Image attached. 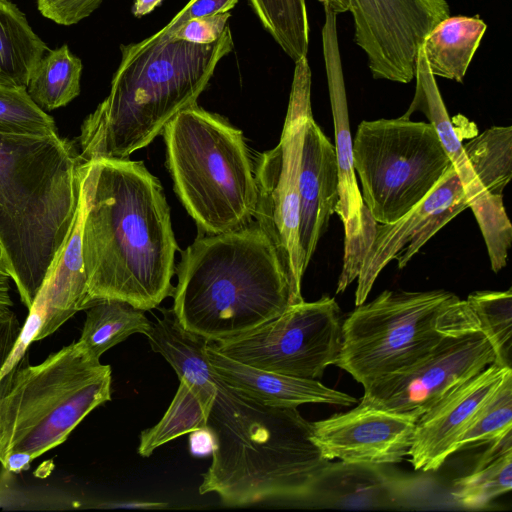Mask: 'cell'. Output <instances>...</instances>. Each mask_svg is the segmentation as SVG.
I'll return each instance as SVG.
<instances>
[{
  "mask_svg": "<svg viewBox=\"0 0 512 512\" xmlns=\"http://www.w3.org/2000/svg\"><path fill=\"white\" fill-rule=\"evenodd\" d=\"M79 179L87 308L104 299L156 308L173 295L178 249L159 180L128 158L81 162Z\"/></svg>",
  "mask_w": 512,
  "mask_h": 512,
  "instance_id": "obj_1",
  "label": "cell"
},
{
  "mask_svg": "<svg viewBox=\"0 0 512 512\" xmlns=\"http://www.w3.org/2000/svg\"><path fill=\"white\" fill-rule=\"evenodd\" d=\"M233 46L229 25L206 45L173 39L164 27L121 45L110 92L81 125V161L127 159L149 145L178 113L197 104Z\"/></svg>",
  "mask_w": 512,
  "mask_h": 512,
  "instance_id": "obj_2",
  "label": "cell"
},
{
  "mask_svg": "<svg viewBox=\"0 0 512 512\" xmlns=\"http://www.w3.org/2000/svg\"><path fill=\"white\" fill-rule=\"evenodd\" d=\"M81 162L58 134L0 132V259L28 310L72 231Z\"/></svg>",
  "mask_w": 512,
  "mask_h": 512,
  "instance_id": "obj_3",
  "label": "cell"
},
{
  "mask_svg": "<svg viewBox=\"0 0 512 512\" xmlns=\"http://www.w3.org/2000/svg\"><path fill=\"white\" fill-rule=\"evenodd\" d=\"M215 378L206 423L215 448L199 494L216 493L228 506L306 500L329 462L312 440V423L294 407L264 404Z\"/></svg>",
  "mask_w": 512,
  "mask_h": 512,
  "instance_id": "obj_4",
  "label": "cell"
},
{
  "mask_svg": "<svg viewBox=\"0 0 512 512\" xmlns=\"http://www.w3.org/2000/svg\"><path fill=\"white\" fill-rule=\"evenodd\" d=\"M172 311L209 342L246 334L295 304L280 255L256 222L220 234L199 233L181 253Z\"/></svg>",
  "mask_w": 512,
  "mask_h": 512,
  "instance_id": "obj_5",
  "label": "cell"
},
{
  "mask_svg": "<svg viewBox=\"0 0 512 512\" xmlns=\"http://www.w3.org/2000/svg\"><path fill=\"white\" fill-rule=\"evenodd\" d=\"M111 380V367L78 341L37 365L23 357L0 383V464L13 452L34 460L63 443L111 399Z\"/></svg>",
  "mask_w": 512,
  "mask_h": 512,
  "instance_id": "obj_6",
  "label": "cell"
},
{
  "mask_svg": "<svg viewBox=\"0 0 512 512\" xmlns=\"http://www.w3.org/2000/svg\"><path fill=\"white\" fill-rule=\"evenodd\" d=\"M162 135L174 190L199 233L253 222L257 187L241 130L196 104L178 113Z\"/></svg>",
  "mask_w": 512,
  "mask_h": 512,
  "instance_id": "obj_7",
  "label": "cell"
},
{
  "mask_svg": "<svg viewBox=\"0 0 512 512\" xmlns=\"http://www.w3.org/2000/svg\"><path fill=\"white\" fill-rule=\"evenodd\" d=\"M478 323L466 300L444 290H385L342 323L334 365L368 386L427 357L448 334Z\"/></svg>",
  "mask_w": 512,
  "mask_h": 512,
  "instance_id": "obj_8",
  "label": "cell"
},
{
  "mask_svg": "<svg viewBox=\"0 0 512 512\" xmlns=\"http://www.w3.org/2000/svg\"><path fill=\"white\" fill-rule=\"evenodd\" d=\"M352 151L363 203L379 224L422 202L452 165L431 123L402 117L362 121Z\"/></svg>",
  "mask_w": 512,
  "mask_h": 512,
  "instance_id": "obj_9",
  "label": "cell"
},
{
  "mask_svg": "<svg viewBox=\"0 0 512 512\" xmlns=\"http://www.w3.org/2000/svg\"><path fill=\"white\" fill-rule=\"evenodd\" d=\"M311 107V69L307 56L295 62L288 109L279 143L257 159L254 218L276 247L289 275L294 303L304 301L306 271L299 245L298 178L302 136Z\"/></svg>",
  "mask_w": 512,
  "mask_h": 512,
  "instance_id": "obj_10",
  "label": "cell"
},
{
  "mask_svg": "<svg viewBox=\"0 0 512 512\" xmlns=\"http://www.w3.org/2000/svg\"><path fill=\"white\" fill-rule=\"evenodd\" d=\"M340 312L336 300L329 296L302 301L246 334L211 344L222 355L255 368L317 379L338 358Z\"/></svg>",
  "mask_w": 512,
  "mask_h": 512,
  "instance_id": "obj_11",
  "label": "cell"
},
{
  "mask_svg": "<svg viewBox=\"0 0 512 512\" xmlns=\"http://www.w3.org/2000/svg\"><path fill=\"white\" fill-rule=\"evenodd\" d=\"M336 15L350 12L354 40L374 79L409 83L426 35L450 16L446 0H318Z\"/></svg>",
  "mask_w": 512,
  "mask_h": 512,
  "instance_id": "obj_12",
  "label": "cell"
},
{
  "mask_svg": "<svg viewBox=\"0 0 512 512\" xmlns=\"http://www.w3.org/2000/svg\"><path fill=\"white\" fill-rule=\"evenodd\" d=\"M495 362L478 323L447 336L423 360L364 387L360 404L417 421L453 388Z\"/></svg>",
  "mask_w": 512,
  "mask_h": 512,
  "instance_id": "obj_13",
  "label": "cell"
},
{
  "mask_svg": "<svg viewBox=\"0 0 512 512\" xmlns=\"http://www.w3.org/2000/svg\"><path fill=\"white\" fill-rule=\"evenodd\" d=\"M324 11L323 50L339 175V201L336 213L345 231L343 268L336 290L337 293H341L357 279L362 259L377 222L363 203L353 165L347 99L337 43L336 14L327 8H324Z\"/></svg>",
  "mask_w": 512,
  "mask_h": 512,
  "instance_id": "obj_14",
  "label": "cell"
},
{
  "mask_svg": "<svg viewBox=\"0 0 512 512\" xmlns=\"http://www.w3.org/2000/svg\"><path fill=\"white\" fill-rule=\"evenodd\" d=\"M416 89L407 111L401 116L422 112L431 123L459 177L477 223L486 243L491 268L497 273L506 266L512 242V225L507 216L503 198L488 193L482 186L467 159L462 143L449 118L435 76L431 73L420 47L416 58Z\"/></svg>",
  "mask_w": 512,
  "mask_h": 512,
  "instance_id": "obj_15",
  "label": "cell"
},
{
  "mask_svg": "<svg viewBox=\"0 0 512 512\" xmlns=\"http://www.w3.org/2000/svg\"><path fill=\"white\" fill-rule=\"evenodd\" d=\"M467 208L469 201L451 165L435 189L407 214L390 224L377 223L357 276L356 306L366 301L391 260L403 269L434 234Z\"/></svg>",
  "mask_w": 512,
  "mask_h": 512,
  "instance_id": "obj_16",
  "label": "cell"
},
{
  "mask_svg": "<svg viewBox=\"0 0 512 512\" xmlns=\"http://www.w3.org/2000/svg\"><path fill=\"white\" fill-rule=\"evenodd\" d=\"M416 421L379 408H355L312 423L323 458L347 463L394 464L409 455Z\"/></svg>",
  "mask_w": 512,
  "mask_h": 512,
  "instance_id": "obj_17",
  "label": "cell"
},
{
  "mask_svg": "<svg viewBox=\"0 0 512 512\" xmlns=\"http://www.w3.org/2000/svg\"><path fill=\"white\" fill-rule=\"evenodd\" d=\"M510 367L490 364L463 381L417 421L409 452L415 470L435 471L459 450V440L485 400Z\"/></svg>",
  "mask_w": 512,
  "mask_h": 512,
  "instance_id": "obj_18",
  "label": "cell"
},
{
  "mask_svg": "<svg viewBox=\"0 0 512 512\" xmlns=\"http://www.w3.org/2000/svg\"><path fill=\"white\" fill-rule=\"evenodd\" d=\"M299 190V245L307 269L339 201L335 148L310 114L304 125Z\"/></svg>",
  "mask_w": 512,
  "mask_h": 512,
  "instance_id": "obj_19",
  "label": "cell"
},
{
  "mask_svg": "<svg viewBox=\"0 0 512 512\" xmlns=\"http://www.w3.org/2000/svg\"><path fill=\"white\" fill-rule=\"evenodd\" d=\"M419 478L383 465L329 461L314 480L307 501L319 507L395 509L408 505L422 487Z\"/></svg>",
  "mask_w": 512,
  "mask_h": 512,
  "instance_id": "obj_20",
  "label": "cell"
},
{
  "mask_svg": "<svg viewBox=\"0 0 512 512\" xmlns=\"http://www.w3.org/2000/svg\"><path fill=\"white\" fill-rule=\"evenodd\" d=\"M207 356L219 380L264 404L297 408L306 403L351 406L358 402L316 379L288 376L235 361L219 353L211 342L207 345Z\"/></svg>",
  "mask_w": 512,
  "mask_h": 512,
  "instance_id": "obj_21",
  "label": "cell"
},
{
  "mask_svg": "<svg viewBox=\"0 0 512 512\" xmlns=\"http://www.w3.org/2000/svg\"><path fill=\"white\" fill-rule=\"evenodd\" d=\"M83 206L79 210L70 236L37 298L44 307L43 323L34 341L53 334L75 313L87 308L88 287L82 257Z\"/></svg>",
  "mask_w": 512,
  "mask_h": 512,
  "instance_id": "obj_22",
  "label": "cell"
},
{
  "mask_svg": "<svg viewBox=\"0 0 512 512\" xmlns=\"http://www.w3.org/2000/svg\"><path fill=\"white\" fill-rule=\"evenodd\" d=\"M146 336L152 350L164 357L179 380L193 388L209 413L217 392L215 373L207 356L209 341L185 329L172 309L151 323Z\"/></svg>",
  "mask_w": 512,
  "mask_h": 512,
  "instance_id": "obj_23",
  "label": "cell"
},
{
  "mask_svg": "<svg viewBox=\"0 0 512 512\" xmlns=\"http://www.w3.org/2000/svg\"><path fill=\"white\" fill-rule=\"evenodd\" d=\"M486 29L477 16H449L440 21L421 46L431 73L462 82Z\"/></svg>",
  "mask_w": 512,
  "mask_h": 512,
  "instance_id": "obj_24",
  "label": "cell"
},
{
  "mask_svg": "<svg viewBox=\"0 0 512 512\" xmlns=\"http://www.w3.org/2000/svg\"><path fill=\"white\" fill-rule=\"evenodd\" d=\"M48 50L15 4L0 3V84L26 87Z\"/></svg>",
  "mask_w": 512,
  "mask_h": 512,
  "instance_id": "obj_25",
  "label": "cell"
},
{
  "mask_svg": "<svg viewBox=\"0 0 512 512\" xmlns=\"http://www.w3.org/2000/svg\"><path fill=\"white\" fill-rule=\"evenodd\" d=\"M151 321L145 311L115 299L99 300L86 309V319L78 342L93 357H100L135 333L144 335Z\"/></svg>",
  "mask_w": 512,
  "mask_h": 512,
  "instance_id": "obj_26",
  "label": "cell"
},
{
  "mask_svg": "<svg viewBox=\"0 0 512 512\" xmlns=\"http://www.w3.org/2000/svg\"><path fill=\"white\" fill-rule=\"evenodd\" d=\"M82 61L66 44L49 49L32 70L26 90L44 111L67 105L81 90Z\"/></svg>",
  "mask_w": 512,
  "mask_h": 512,
  "instance_id": "obj_27",
  "label": "cell"
},
{
  "mask_svg": "<svg viewBox=\"0 0 512 512\" xmlns=\"http://www.w3.org/2000/svg\"><path fill=\"white\" fill-rule=\"evenodd\" d=\"M512 488V445L491 442L469 475L457 479L451 495L466 509H482Z\"/></svg>",
  "mask_w": 512,
  "mask_h": 512,
  "instance_id": "obj_28",
  "label": "cell"
},
{
  "mask_svg": "<svg viewBox=\"0 0 512 512\" xmlns=\"http://www.w3.org/2000/svg\"><path fill=\"white\" fill-rule=\"evenodd\" d=\"M462 148L485 190L503 198L512 177V127H490Z\"/></svg>",
  "mask_w": 512,
  "mask_h": 512,
  "instance_id": "obj_29",
  "label": "cell"
},
{
  "mask_svg": "<svg viewBox=\"0 0 512 512\" xmlns=\"http://www.w3.org/2000/svg\"><path fill=\"white\" fill-rule=\"evenodd\" d=\"M263 28L296 62L307 56L309 21L306 0H248Z\"/></svg>",
  "mask_w": 512,
  "mask_h": 512,
  "instance_id": "obj_30",
  "label": "cell"
},
{
  "mask_svg": "<svg viewBox=\"0 0 512 512\" xmlns=\"http://www.w3.org/2000/svg\"><path fill=\"white\" fill-rule=\"evenodd\" d=\"M177 392L162 419L140 434L138 453L149 457L156 448L190 433L207 427L208 411L197 393L187 383L179 380Z\"/></svg>",
  "mask_w": 512,
  "mask_h": 512,
  "instance_id": "obj_31",
  "label": "cell"
},
{
  "mask_svg": "<svg viewBox=\"0 0 512 512\" xmlns=\"http://www.w3.org/2000/svg\"><path fill=\"white\" fill-rule=\"evenodd\" d=\"M480 331L495 353V364L511 368L512 291H476L466 299Z\"/></svg>",
  "mask_w": 512,
  "mask_h": 512,
  "instance_id": "obj_32",
  "label": "cell"
},
{
  "mask_svg": "<svg viewBox=\"0 0 512 512\" xmlns=\"http://www.w3.org/2000/svg\"><path fill=\"white\" fill-rule=\"evenodd\" d=\"M512 430V370L478 409L459 440L466 445L491 442Z\"/></svg>",
  "mask_w": 512,
  "mask_h": 512,
  "instance_id": "obj_33",
  "label": "cell"
},
{
  "mask_svg": "<svg viewBox=\"0 0 512 512\" xmlns=\"http://www.w3.org/2000/svg\"><path fill=\"white\" fill-rule=\"evenodd\" d=\"M0 132L58 134L54 119L40 108L26 87L0 84Z\"/></svg>",
  "mask_w": 512,
  "mask_h": 512,
  "instance_id": "obj_34",
  "label": "cell"
},
{
  "mask_svg": "<svg viewBox=\"0 0 512 512\" xmlns=\"http://www.w3.org/2000/svg\"><path fill=\"white\" fill-rule=\"evenodd\" d=\"M230 12L192 18L174 30L164 29L173 39L193 44H211L216 42L228 26Z\"/></svg>",
  "mask_w": 512,
  "mask_h": 512,
  "instance_id": "obj_35",
  "label": "cell"
},
{
  "mask_svg": "<svg viewBox=\"0 0 512 512\" xmlns=\"http://www.w3.org/2000/svg\"><path fill=\"white\" fill-rule=\"evenodd\" d=\"M102 0H37V8L45 18L59 25L77 24L90 16Z\"/></svg>",
  "mask_w": 512,
  "mask_h": 512,
  "instance_id": "obj_36",
  "label": "cell"
},
{
  "mask_svg": "<svg viewBox=\"0 0 512 512\" xmlns=\"http://www.w3.org/2000/svg\"><path fill=\"white\" fill-rule=\"evenodd\" d=\"M43 317V304L36 297L29 309L28 317L21 329L16 343L0 369V383L24 357L29 344L34 341L35 336L43 323Z\"/></svg>",
  "mask_w": 512,
  "mask_h": 512,
  "instance_id": "obj_37",
  "label": "cell"
},
{
  "mask_svg": "<svg viewBox=\"0 0 512 512\" xmlns=\"http://www.w3.org/2000/svg\"><path fill=\"white\" fill-rule=\"evenodd\" d=\"M237 3L238 0H190L166 27L174 30L192 18L230 12Z\"/></svg>",
  "mask_w": 512,
  "mask_h": 512,
  "instance_id": "obj_38",
  "label": "cell"
},
{
  "mask_svg": "<svg viewBox=\"0 0 512 512\" xmlns=\"http://www.w3.org/2000/svg\"><path fill=\"white\" fill-rule=\"evenodd\" d=\"M21 329L16 313L8 306H0V369L16 343Z\"/></svg>",
  "mask_w": 512,
  "mask_h": 512,
  "instance_id": "obj_39",
  "label": "cell"
},
{
  "mask_svg": "<svg viewBox=\"0 0 512 512\" xmlns=\"http://www.w3.org/2000/svg\"><path fill=\"white\" fill-rule=\"evenodd\" d=\"M190 452L195 457H204L212 454L215 448V437L208 427L190 432Z\"/></svg>",
  "mask_w": 512,
  "mask_h": 512,
  "instance_id": "obj_40",
  "label": "cell"
},
{
  "mask_svg": "<svg viewBox=\"0 0 512 512\" xmlns=\"http://www.w3.org/2000/svg\"><path fill=\"white\" fill-rule=\"evenodd\" d=\"M33 458L25 452H13L9 454L2 465L7 471L20 473L29 468Z\"/></svg>",
  "mask_w": 512,
  "mask_h": 512,
  "instance_id": "obj_41",
  "label": "cell"
},
{
  "mask_svg": "<svg viewBox=\"0 0 512 512\" xmlns=\"http://www.w3.org/2000/svg\"><path fill=\"white\" fill-rule=\"evenodd\" d=\"M11 277L4 262L0 259V306L11 307L13 305L10 290Z\"/></svg>",
  "mask_w": 512,
  "mask_h": 512,
  "instance_id": "obj_42",
  "label": "cell"
},
{
  "mask_svg": "<svg viewBox=\"0 0 512 512\" xmlns=\"http://www.w3.org/2000/svg\"><path fill=\"white\" fill-rule=\"evenodd\" d=\"M162 1L163 0H135L131 12L136 18H141L152 12Z\"/></svg>",
  "mask_w": 512,
  "mask_h": 512,
  "instance_id": "obj_43",
  "label": "cell"
},
{
  "mask_svg": "<svg viewBox=\"0 0 512 512\" xmlns=\"http://www.w3.org/2000/svg\"><path fill=\"white\" fill-rule=\"evenodd\" d=\"M10 0H0V3H8Z\"/></svg>",
  "mask_w": 512,
  "mask_h": 512,
  "instance_id": "obj_44",
  "label": "cell"
}]
</instances>
